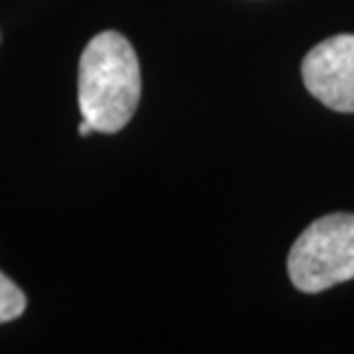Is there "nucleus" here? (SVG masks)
<instances>
[{
    "label": "nucleus",
    "mask_w": 354,
    "mask_h": 354,
    "mask_svg": "<svg viewBox=\"0 0 354 354\" xmlns=\"http://www.w3.org/2000/svg\"><path fill=\"white\" fill-rule=\"evenodd\" d=\"M26 310V295L21 292L19 286L10 281L0 272V324L12 322L24 315Z\"/></svg>",
    "instance_id": "20e7f679"
},
{
    "label": "nucleus",
    "mask_w": 354,
    "mask_h": 354,
    "mask_svg": "<svg viewBox=\"0 0 354 354\" xmlns=\"http://www.w3.org/2000/svg\"><path fill=\"white\" fill-rule=\"evenodd\" d=\"M301 79L322 106L354 113V35H334L315 44L301 62Z\"/></svg>",
    "instance_id": "7ed1b4c3"
},
{
    "label": "nucleus",
    "mask_w": 354,
    "mask_h": 354,
    "mask_svg": "<svg viewBox=\"0 0 354 354\" xmlns=\"http://www.w3.org/2000/svg\"><path fill=\"white\" fill-rule=\"evenodd\" d=\"M140 102V67L124 35H95L79 62V109L99 133L124 129Z\"/></svg>",
    "instance_id": "f257e3e1"
},
{
    "label": "nucleus",
    "mask_w": 354,
    "mask_h": 354,
    "mask_svg": "<svg viewBox=\"0 0 354 354\" xmlns=\"http://www.w3.org/2000/svg\"><path fill=\"white\" fill-rule=\"evenodd\" d=\"M288 274L297 290L322 292L354 279V214L336 212L317 218L295 239Z\"/></svg>",
    "instance_id": "f03ea898"
},
{
    "label": "nucleus",
    "mask_w": 354,
    "mask_h": 354,
    "mask_svg": "<svg viewBox=\"0 0 354 354\" xmlns=\"http://www.w3.org/2000/svg\"><path fill=\"white\" fill-rule=\"evenodd\" d=\"M92 131H95V127H92V124L88 122V120L83 118V120H81V124H79V133H81V136H90Z\"/></svg>",
    "instance_id": "39448f33"
}]
</instances>
